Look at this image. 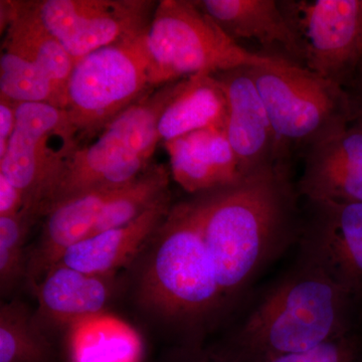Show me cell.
<instances>
[{
	"label": "cell",
	"instance_id": "6da1fadb",
	"mask_svg": "<svg viewBox=\"0 0 362 362\" xmlns=\"http://www.w3.org/2000/svg\"><path fill=\"white\" fill-rule=\"evenodd\" d=\"M192 197L230 314L246 301L263 271L299 243L303 199L293 180V168L283 164Z\"/></svg>",
	"mask_w": 362,
	"mask_h": 362
},
{
	"label": "cell",
	"instance_id": "7a4b0ae2",
	"mask_svg": "<svg viewBox=\"0 0 362 362\" xmlns=\"http://www.w3.org/2000/svg\"><path fill=\"white\" fill-rule=\"evenodd\" d=\"M359 303L299 254L289 270L244 304L225 338L211 346L228 362H265L300 354L356 332Z\"/></svg>",
	"mask_w": 362,
	"mask_h": 362
},
{
	"label": "cell",
	"instance_id": "3957f363",
	"mask_svg": "<svg viewBox=\"0 0 362 362\" xmlns=\"http://www.w3.org/2000/svg\"><path fill=\"white\" fill-rule=\"evenodd\" d=\"M148 246L140 297L171 328L177 345L206 344L230 315L202 239L194 197L173 204Z\"/></svg>",
	"mask_w": 362,
	"mask_h": 362
},
{
	"label": "cell",
	"instance_id": "277c9868",
	"mask_svg": "<svg viewBox=\"0 0 362 362\" xmlns=\"http://www.w3.org/2000/svg\"><path fill=\"white\" fill-rule=\"evenodd\" d=\"M249 71L277 136L278 164L294 168L297 158L351 122L344 88L305 66L277 57Z\"/></svg>",
	"mask_w": 362,
	"mask_h": 362
},
{
	"label": "cell",
	"instance_id": "5b68a950",
	"mask_svg": "<svg viewBox=\"0 0 362 362\" xmlns=\"http://www.w3.org/2000/svg\"><path fill=\"white\" fill-rule=\"evenodd\" d=\"M190 78L157 88L84 143L54 192L47 214L75 195L97 188L123 187L141 175L151 165L160 143L159 119L187 88Z\"/></svg>",
	"mask_w": 362,
	"mask_h": 362
},
{
	"label": "cell",
	"instance_id": "8992f818",
	"mask_svg": "<svg viewBox=\"0 0 362 362\" xmlns=\"http://www.w3.org/2000/svg\"><path fill=\"white\" fill-rule=\"evenodd\" d=\"M150 84L262 66L277 57L247 51L189 0H160L146 35Z\"/></svg>",
	"mask_w": 362,
	"mask_h": 362
},
{
	"label": "cell",
	"instance_id": "52a82bcc",
	"mask_svg": "<svg viewBox=\"0 0 362 362\" xmlns=\"http://www.w3.org/2000/svg\"><path fill=\"white\" fill-rule=\"evenodd\" d=\"M83 141L65 109L49 104H18L16 125L0 175L23 192V211L35 220L47 207Z\"/></svg>",
	"mask_w": 362,
	"mask_h": 362
},
{
	"label": "cell",
	"instance_id": "ba28073f",
	"mask_svg": "<svg viewBox=\"0 0 362 362\" xmlns=\"http://www.w3.org/2000/svg\"><path fill=\"white\" fill-rule=\"evenodd\" d=\"M147 32L102 47L74 66L65 110L83 144L156 90L150 84Z\"/></svg>",
	"mask_w": 362,
	"mask_h": 362
},
{
	"label": "cell",
	"instance_id": "9c48e42d",
	"mask_svg": "<svg viewBox=\"0 0 362 362\" xmlns=\"http://www.w3.org/2000/svg\"><path fill=\"white\" fill-rule=\"evenodd\" d=\"M304 66L343 88L362 57V0H283Z\"/></svg>",
	"mask_w": 362,
	"mask_h": 362
},
{
	"label": "cell",
	"instance_id": "30bf717a",
	"mask_svg": "<svg viewBox=\"0 0 362 362\" xmlns=\"http://www.w3.org/2000/svg\"><path fill=\"white\" fill-rule=\"evenodd\" d=\"M153 0H37L45 25L74 63L148 30Z\"/></svg>",
	"mask_w": 362,
	"mask_h": 362
},
{
	"label": "cell",
	"instance_id": "8fae6325",
	"mask_svg": "<svg viewBox=\"0 0 362 362\" xmlns=\"http://www.w3.org/2000/svg\"><path fill=\"white\" fill-rule=\"evenodd\" d=\"M299 254L362 299V202L303 199Z\"/></svg>",
	"mask_w": 362,
	"mask_h": 362
},
{
	"label": "cell",
	"instance_id": "7c38bea8",
	"mask_svg": "<svg viewBox=\"0 0 362 362\" xmlns=\"http://www.w3.org/2000/svg\"><path fill=\"white\" fill-rule=\"evenodd\" d=\"M228 101L226 132L240 178L278 164V140L249 66L216 74Z\"/></svg>",
	"mask_w": 362,
	"mask_h": 362
},
{
	"label": "cell",
	"instance_id": "4fadbf2b",
	"mask_svg": "<svg viewBox=\"0 0 362 362\" xmlns=\"http://www.w3.org/2000/svg\"><path fill=\"white\" fill-rule=\"evenodd\" d=\"M296 181L302 199L362 202V117L307 152Z\"/></svg>",
	"mask_w": 362,
	"mask_h": 362
},
{
	"label": "cell",
	"instance_id": "5bb4252c",
	"mask_svg": "<svg viewBox=\"0 0 362 362\" xmlns=\"http://www.w3.org/2000/svg\"><path fill=\"white\" fill-rule=\"evenodd\" d=\"M171 177L187 194L197 195L240 180L237 158L226 128L194 131L163 143Z\"/></svg>",
	"mask_w": 362,
	"mask_h": 362
},
{
	"label": "cell",
	"instance_id": "9a60e30c",
	"mask_svg": "<svg viewBox=\"0 0 362 362\" xmlns=\"http://www.w3.org/2000/svg\"><path fill=\"white\" fill-rule=\"evenodd\" d=\"M173 204L171 195L132 223L86 238L66 250L58 263L93 275L115 276L141 254Z\"/></svg>",
	"mask_w": 362,
	"mask_h": 362
},
{
	"label": "cell",
	"instance_id": "2e32d148",
	"mask_svg": "<svg viewBox=\"0 0 362 362\" xmlns=\"http://www.w3.org/2000/svg\"><path fill=\"white\" fill-rule=\"evenodd\" d=\"M120 187L89 190L52 207L45 216L39 243L28 252L26 278L32 287L66 250L89 237L107 202Z\"/></svg>",
	"mask_w": 362,
	"mask_h": 362
},
{
	"label": "cell",
	"instance_id": "e0dca14e",
	"mask_svg": "<svg viewBox=\"0 0 362 362\" xmlns=\"http://www.w3.org/2000/svg\"><path fill=\"white\" fill-rule=\"evenodd\" d=\"M194 4L235 42L255 40L265 49L280 47L288 61L304 66L301 42L277 0H201Z\"/></svg>",
	"mask_w": 362,
	"mask_h": 362
},
{
	"label": "cell",
	"instance_id": "ac0fdd59",
	"mask_svg": "<svg viewBox=\"0 0 362 362\" xmlns=\"http://www.w3.org/2000/svg\"><path fill=\"white\" fill-rule=\"evenodd\" d=\"M114 276L93 275L57 263L33 286L42 315L68 325L105 313Z\"/></svg>",
	"mask_w": 362,
	"mask_h": 362
},
{
	"label": "cell",
	"instance_id": "d6986e66",
	"mask_svg": "<svg viewBox=\"0 0 362 362\" xmlns=\"http://www.w3.org/2000/svg\"><path fill=\"white\" fill-rule=\"evenodd\" d=\"M1 33L39 65L66 105V88L75 63L47 28L37 1L1 0Z\"/></svg>",
	"mask_w": 362,
	"mask_h": 362
},
{
	"label": "cell",
	"instance_id": "ffe728a7",
	"mask_svg": "<svg viewBox=\"0 0 362 362\" xmlns=\"http://www.w3.org/2000/svg\"><path fill=\"white\" fill-rule=\"evenodd\" d=\"M226 118L228 101L220 81L214 75L194 76L162 113L159 139L163 144L204 128H226Z\"/></svg>",
	"mask_w": 362,
	"mask_h": 362
},
{
	"label": "cell",
	"instance_id": "44dd1931",
	"mask_svg": "<svg viewBox=\"0 0 362 362\" xmlns=\"http://www.w3.org/2000/svg\"><path fill=\"white\" fill-rule=\"evenodd\" d=\"M70 362H141V338L131 326L106 313L89 317L69 327Z\"/></svg>",
	"mask_w": 362,
	"mask_h": 362
},
{
	"label": "cell",
	"instance_id": "7402d4cb",
	"mask_svg": "<svg viewBox=\"0 0 362 362\" xmlns=\"http://www.w3.org/2000/svg\"><path fill=\"white\" fill-rule=\"evenodd\" d=\"M170 176V169L165 165L152 163L141 175L117 190L90 235L128 225L171 195Z\"/></svg>",
	"mask_w": 362,
	"mask_h": 362
},
{
	"label": "cell",
	"instance_id": "603a6c76",
	"mask_svg": "<svg viewBox=\"0 0 362 362\" xmlns=\"http://www.w3.org/2000/svg\"><path fill=\"white\" fill-rule=\"evenodd\" d=\"M0 95L18 104L66 108L63 98L39 65L6 37L0 56Z\"/></svg>",
	"mask_w": 362,
	"mask_h": 362
},
{
	"label": "cell",
	"instance_id": "cb8c5ba5",
	"mask_svg": "<svg viewBox=\"0 0 362 362\" xmlns=\"http://www.w3.org/2000/svg\"><path fill=\"white\" fill-rule=\"evenodd\" d=\"M54 351L28 307L21 302L0 307V362H54Z\"/></svg>",
	"mask_w": 362,
	"mask_h": 362
},
{
	"label": "cell",
	"instance_id": "d4e9b609",
	"mask_svg": "<svg viewBox=\"0 0 362 362\" xmlns=\"http://www.w3.org/2000/svg\"><path fill=\"white\" fill-rule=\"evenodd\" d=\"M32 214L21 211L14 216H0V289L11 291L28 272L25 242L35 223Z\"/></svg>",
	"mask_w": 362,
	"mask_h": 362
},
{
	"label": "cell",
	"instance_id": "484cf974",
	"mask_svg": "<svg viewBox=\"0 0 362 362\" xmlns=\"http://www.w3.org/2000/svg\"><path fill=\"white\" fill-rule=\"evenodd\" d=\"M265 362H362V334L357 330L307 351Z\"/></svg>",
	"mask_w": 362,
	"mask_h": 362
},
{
	"label": "cell",
	"instance_id": "4316f807",
	"mask_svg": "<svg viewBox=\"0 0 362 362\" xmlns=\"http://www.w3.org/2000/svg\"><path fill=\"white\" fill-rule=\"evenodd\" d=\"M160 362H228L211 345H175Z\"/></svg>",
	"mask_w": 362,
	"mask_h": 362
},
{
	"label": "cell",
	"instance_id": "83f0119b",
	"mask_svg": "<svg viewBox=\"0 0 362 362\" xmlns=\"http://www.w3.org/2000/svg\"><path fill=\"white\" fill-rule=\"evenodd\" d=\"M18 104L0 95V159L6 156L16 125Z\"/></svg>",
	"mask_w": 362,
	"mask_h": 362
},
{
	"label": "cell",
	"instance_id": "f1b7e54d",
	"mask_svg": "<svg viewBox=\"0 0 362 362\" xmlns=\"http://www.w3.org/2000/svg\"><path fill=\"white\" fill-rule=\"evenodd\" d=\"M25 207V197L4 175H0V216H14Z\"/></svg>",
	"mask_w": 362,
	"mask_h": 362
},
{
	"label": "cell",
	"instance_id": "f546056e",
	"mask_svg": "<svg viewBox=\"0 0 362 362\" xmlns=\"http://www.w3.org/2000/svg\"><path fill=\"white\" fill-rule=\"evenodd\" d=\"M351 104L352 119L362 117V58L344 87Z\"/></svg>",
	"mask_w": 362,
	"mask_h": 362
},
{
	"label": "cell",
	"instance_id": "4dcf8cb0",
	"mask_svg": "<svg viewBox=\"0 0 362 362\" xmlns=\"http://www.w3.org/2000/svg\"><path fill=\"white\" fill-rule=\"evenodd\" d=\"M361 58H362V57H361Z\"/></svg>",
	"mask_w": 362,
	"mask_h": 362
}]
</instances>
